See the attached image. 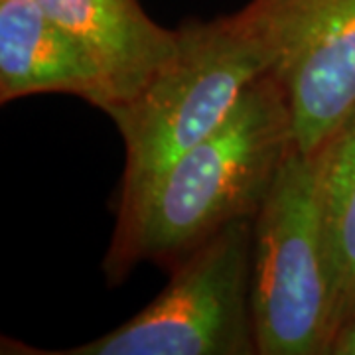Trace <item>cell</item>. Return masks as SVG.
Segmentation results:
<instances>
[{
	"mask_svg": "<svg viewBox=\"0 0 355 355\" xmlns=\"http://www.w3.org/2000/svg\"><path fill=\"white\" fill-rule=\"evenodd\" d=\"M292 150L288 103L270 71L245 91L219 127L116 209L103 261L109 284L123 282L144 261L174 268L229 223L254 219Z\"/></svg>",
	"mask_w": 355,
	"mask_h": 355,
	"instance_id": "cell-1",
	"label": "cell"
},
{
	"mask_svg": "<svg viewBox=\"0 0 355 355\" xmlns=\"http://www.w3.org/2000/svg\"><path fill=\"white\" fill-rule=\"evenodd\" d=\"M284 28L270 0L176 28V51L148 85L109 114L125 142L116 209L217 128L257 79L275 71Z\"/></svg>",
	"mask_w": 355,
	"mask_h": 355,
	"instance_id": "cell-2",
	"label": "cell"
},
{
	"mask_svg": "<svg viewBox=\"0 0 355 355\" xmlns=\"http://www.w3.org/2000/svg\"><path fill=\"white\" fill-rule=\"evenodd\" d=\"M322 150H292L253 219L251 304L259 355H330L336 282L322 216Z\"/></svg>",
	"mask_w": 355,
	"mask_h": 355,
	"instance_id": "cell-3",
	"label": "cell"
},
{
	"mask_svg": "<svg viewBox=\"0 0 355 355\" xmlns=\"http://www.w3.org/2000/svg\"><path fill=\"white\" fill-rule=\"evenodd\" d=\"M253 219L196 247L166 288L123 326L67 349H30L2 338V354L259 355L251 304Z\"/></svg>",
	"mask_w": 355,
	"mask_h": 355,
	"instance_id": "cell-4",
	"label": "cell"
},
{
	"mask_svg": "<svg viewBox=\"0 0 355 355\" xmlns=\"http://www.w3.org/2000/svg\"><path fill=\"white\" fill-rule=\"evenodd\" d=\"M284 28L275 76L294 148L320 153L355 119V0H270Z\"/></svg>",
	"mask_w": 355,
	"mask_h": 355,
	"instance_id": "cell-5",
	"label": "cell"
},
{
	"mask_svg": "<svg viewBox=\"0 0 355 355\" xmlns=\"http://www.w3.org/2000/svg\"><path fill=\"white\" fill-rule=\"evenodd\" d=\"M40 93L76 95L109 113L99 65L36 0H0V101Z\"/></svg>",
	"mask_w": 355,
	"mask_h": 355,
	"instance_id": "cell-6",
	"label": "cell"
},
{
	"mask_svg": "<svg viewBox=\"0 0 355 355\" xmlns=\"http://www.w3.org/2000/svg\"><path fill=\"white\" fill-rule=\"evenodd\" d=\"M99 65L111 114L137 97L174 55L176 30L156 24L140 0H36Z\"/></svg>",
	"mask_w": 355,
	"mask_h": 355,
	"instance_id": "cell-7",
	"label": "cell"
},
{
	"mask_svg": "<svg viewBox=\"0 0 355 355\" xmlns=\"http://www.w3.org/2000/svg\"><path fill=\"white\" fill-rule=\"evenodd\" d=\"M320 196L340 331L355 316V119L322 148Z\"/></svg>",
	"mask_w": 355,
	"mask_h": 355,
	"instance_id": "cell-8",
	"label": "cell"
},
{
	"mask_svg": "<svg viewBox=\"0 0 355 355\" xmlns=\"http://www.w3.org/2000/svg\"><path fill=\"white\" fill-rule=\"evenodd\" d=\"M330 355H355V316L343 324L331 343Z\"/></svg>",
	"mask_w": 355,
	"mask_h": 355,
	"instance_id": "cell-9",
	"label": "cell"
}]
</instances>
